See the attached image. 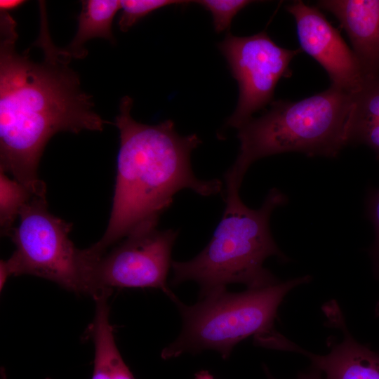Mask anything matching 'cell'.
<instances>
[{
    "label": "cell",
    "instance_id": "obj_1",
    "mask_svg": "<svg viewBox=\"0 0 379 379\" xmlns=\"http://www.w3.org/2000/svg\"><path fill=\"white\" fill-rule=\"evenodd\" d=\"M40 30L34 41L42 58L31 48L16 50V22L0 13V171L34 194L46 193L38 166L48 140L60 132L102 131L108 122L95 111L91 95L69 65L73 58L56 46L48 29L44 1H39Z\"/></svg>",
    "mask_w": 379,
    "mask_h": 379
},
{
    "label": "cell",
    "instance_id": "obj_2",
    "mask_svg": "<svg viewBox=\"0 0 379 379\" xmlns=\"http://www.w3.org/2000/svg\"><path fill=\"white\" fill-rule=\"evenodd\" d=\"M132 106L133 99L123 97L115 117L120 144L112 207L103 236L84 249L92 261L132 233L157 227L180 190L208 197L222 189L220 180L199 179L192 169L191 153L201 142L196 134L179 135L171 120L138 122L131 115Z\"/></svg>",
    "mask_w": 379,
    "mask_h": 379
},
{
    "label": "cell",
    "instance_id": "obj_3",
    "mask_svg": "<svg viewBox=\"0 0 379 379\" xmlns=\"http://www.w3.org/2000/svg\"><path fill=\"white\" fill-rule=\"evenodd\" d=\"M351 105V93L331 85L296 102H272L265 114L238 128L239 152L225 175V192H239L250 166L268 156L295 152L335 157L347 145Z\"/></svg>",
    "mask_w": 379,
    "mask_h": 379
},
{
    "label": "cell",
    "instance_id": "obj_4",
    "mask_svg": "<svg viewBox=\"0 0 379 379\" xmlns=\"http://www.w3.org/2000/svg\"><path fill=\"white\" fill-rule=\"evenodd\" d=\"M225 201L222 217L206 247L188 261H172L173 286L194 281L202 295L232 283L258 288L279 281L263 263L270 256L286 260L270 229L272 213L286 203V196L272 188L258 209L246 206L239 192L225 194Z\"/></svg>",
    "mask_w": 379,
    "mask_h": 379
},
{
    "label": "cell",
    "instance_id": "obj_5",
    "mask_svg": "<svg viewBox=\"0 0 379 379\" xmlns=\"http://www.w3.org/2000/svg\"><path fill=\"white\" fill-rule=\"evenodd\" d=\"M310 280L311 277L305 275L240 293L219 288L201 295L197 303L189 306L177 298L174 302L182 317V328L176 340L162 350V359L213 350L226 359L237 344L251 336L256 345L262 347L277 332L274 323L286 295Z\"/></svg>",
    "mask_w": 379,
    "mask_h": 379
},
{
    "label": "cell",
    "instance_id": "obj_6",
    "mask_svg": "<svg viewBox=\"0 0 379 379\" xmlns=\"http://www.w3.org/2000/svg\"><path fill=\"white\" fill-rule=\"evenodd\" d=\"M46 194H34L20 211L10 235L15 250L0 262V290L11 276L30 274L92 297L91 264L69 238L72 224L48 211Z\"/></svg>",
    "mask_w": 379,
    "mask_h": 379
},
{
    "label": "cell",
    "instance_id": "obj_7",
    "mask_svg": "<svg viewBox=\"0 0 379 379\" xmlns=\"http://www.w3.org/2000/svg\"><path fill=\"white\" fill-rule=\"evenodd\" d=\"M178 234L173 229H142L115 244L91 266L92 297L109 295L113 288H153L175 301L167 276Z\"/></svg>",
    "mask_w": 379,
    "mask_h": 379
},
{
    "label": "cell",
    "instance_id": "obj_8",
    "mask_svg": "<svg viewBox=\"0 0 379 379\" xmlns=\"http://www.w3.org/2000/svg\"><path fill=\"white\" fill-rule=\"evenodd\" d=\"M218 46L239 85L237 105L227 121L238 129L272 102L278 81L287 74L290 62L300 50L278 46L265 32L248 36L227 32Z\"/></svg>",
    "mask_w": 379,
    "mask_h": 379
},
{
    "label": "cell",
    "instance_id": "obj_9",
    "mask_svg": "<svg viewBox=\"0 0 379 379\" xmlns=\"http://www.w3.org/2000/svg\"><path fill=\"white\" fill-rule=\"evenodd\" d=\"M286 9L295 19L301 48L324 67L331 86L351 94L359 90L365 79L352 49L318 8L298 0Z\"/></svg>",
    "mask_w": 379,
    "mask_h": 379
},
{
    "label": "cell",
    "instance_id": "obj_10",
    "mask_svg": "<svg viewBox=\"0 0 379 379\" xmlns=\"http://www.w3.org/2000/svg\"><path fill=\"white\" fill-rule=\"evenodd\" d=\"M325 312L328 321L343 333V339L334 344L324 355L307 352L283 336L277 350L298 352L311 361L312 367L324 373L326 379H379V354L356 341L347 330L345 320L335 303Z\"/></svg>",
    "mask_w": 379,
    "mask_h": 379
},
{
    "label": "cell",
    "instance_id": "obj_11",
    "mask_svg": "<svg viewBox=\"0 0 379 379\" xmlns=\"http://www.w3.org/2000/svg\"><path fill=\"white\" fill-rule=\"evenodd\" d=\"M347 34L365 80L379 75V0H322Z\"/></svg>",
    "mask_w": 379,
    "mask_h": 379
},
{
    "label": "cell",
    "instance_id": "obj_12",
    "mask_svg": "<svg viewBox=\"0 0 379 379\" xmlns=\"http://www.w3.org/2000/svg\"><path fill=\"white\" fill-rule=\"evenodd\" d=\"M108 297L95 300V313L91 326L95 347L91 379H135L117 348L109 319Z\"/></svg>",
    "mask_w": 379,
    "mask_h": 379
},
{
    "label": "cell",
    "instance_id": "obj_13",
    "mask_svg": "<svg viewBox=\"0 0 379 379\" xmlns=\"http://www.w3.org/2000/svg\"><path fill=\"white\" fill-rule=\"evenodd\" d=\"M121 8L117 0H84L78 16V29L71 43L65 48L73 58L82 59L88 51L84 44L93 38L115 42L112 34L113 19Z\"/></svg>",
    "mask_w": 379,
    "mask_h": 379
},
{
    "label": "cell",
    "instance_id": "obj_14",
    "mask_svg": "<svg viewBox=\"0 0 379 379\" xmlns=\"http://www.w3.org/2000/svg\"><path fill=\"white\" fill-rule=\"evenodd\" d=\"M34 194L15 179L0 171V230L1 234L10 237L22 207Z\"/></svg>",
    "mask_w": 379,
    "mask_h": 379
},
{
    "label": "cell",
    "instance_id": "obj_15",
    "mask_svg": "<svg viewBox=\"0 0 379 379\" xmlns=\"http://www.w3.org/2000/svg\"><path fill=\"white\" fill-rule=\"evenodd\" d=\"M187 1L174 0H121L122 9L118 25L121 31L127 32L140 20L159 8Z\"/></svg>",
    "mask_w": 379,
    "mask_h": 379
},
{
    "label": "cell",
    "instance_id": "obj_16",
    "mask_svg": "<svg viewBox=\"0 0 379 379\" xmlns=\"http://www.w3.org/2000/svg\"><path fill=\"white\" fill-rule=\"evenodd\" d=\"M248 0H201L195 3L210 11L216 32L228 30L234 17L244 8L253 3Z\"/></svg>",
    "mask_w": 379,
    "mask_h": 379
},
{
    "label": "cell",
    "instance_id": "obj_17",
    "mask_svg": "<svg viewBox=\"0 0 379 379\" xmlns=\"http://www.w3.org/2000/svg\"><path fill=\"white\" fill-rule=\"evenodd\" d=\"M347 142L364 144L379 157V119L351 134Z\"/></svg>",
    "mask_w": 379,
    "mask_h": 379
},
{
    "label": "cell",
    "instance_id": "obj_18",
    "mask_svg": "<svg viewBox=\"0 0 379 379\" xmlns=\"http://www.w3.org/2000/svg\"><path fill=\"white\" fill-rule=\"evenodd\" d=\"M369 212L375 234V248L379 253V190L371 199Z\"/></svg>",
    "mask_w": 379,
    "mask_h": 379
},
{
    "label": "cell",
    "instance_id": "obj_19",
    "mask_svg": "<svg viewBox=\"0 0 379 379\" xmlns=\"http://www.w3.org/2000/svg\"><path fill=\"white\" fill-rule=\"evenodd\" d=\"M265 371L266 372L267 379H275L269 372L267 368L265 367ZM321 372L317 369L314 367H312L311 370L306 373H302L299 375L298 379H322L321 378Z\"/></svg>",
    "mask_w": 379,
    "mask_h": 379
},
{
    "label": "cell",
    "instance_id": "obj_20",
    "mask_svg": "<svg viewBox=\"0 0 379 379\" xmlns=\"http://www.w3.org/2000/svg\"><path fill=\"white\" fill-rule=\"evenodd\" d=\"M25 3L22 0H1L0 1V11L1 13H8L10 11H13L19 8L20 6Z\"/></svg>",
    "mask_w": 379,
    "mask_h": 379
},
{
    "label": "cell",
    "instance_id": "obj_21",
    "mask_svg": "<svg viewBox=\"0 0 379 379\" xmlns=\"http://www.w3.org/2000/svg\"><path fill=\"white\" fill-rule=\"evenodd\" d=\"M194 379H214V378L208 371L202 370L195 374Z\"/></svg>",
    "mask_w": 379,
    "mask_h": 379
},
{
    "label": "cell",
    "instance_id": "obj_22",
    "mask_svg": "<svg viewBox=\"0 0 379 379\" xmlns=\"http://www.w3.org/2000/svg\"><path fill=\"white\" fill-rule=\"evenodd\" d=\"M375 312L377 315H379V302L376 305Z\"/></svg>",
    "mask_w": 379,
    "mask_h": 379
}]
</instances>
